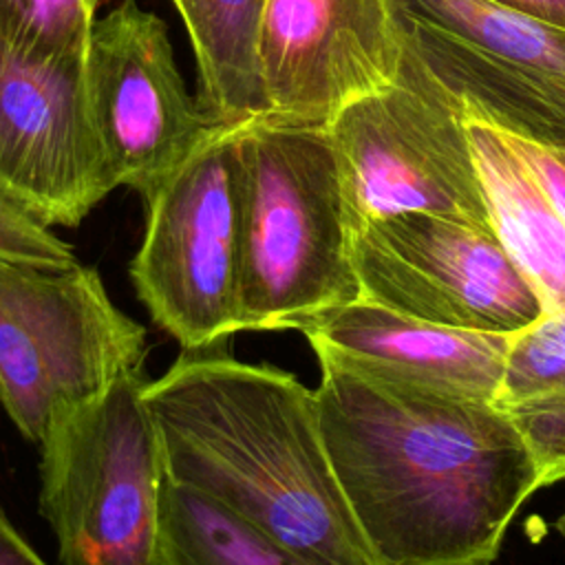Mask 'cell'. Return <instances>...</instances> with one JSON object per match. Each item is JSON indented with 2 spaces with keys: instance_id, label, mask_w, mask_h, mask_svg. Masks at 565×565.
Returning a JSON list of instances; mask_svg holds the SVG:
<instances>
[{
  "instance_id": "obj_11",
  "label": "cell",
  "mask_w": 565,
  "mask_h": 565,
  "mask_svg": "<svg viewBox=\"0 0 565 565\" xmlns=\"http://www.w3.org/2000/svg\"><path fill=\"white\" fill-rule=\"evenodd\" d=\"M110 190L84 57L35 60L0 35V192L49 227H75Z\"/></svg>"
},
{
  "instance_id": "obj_12",
  "label": "cell",
  "mask_w": 565,
  "mask_h": 565,
  "mask_svg": "<svg viewBox=\"0 0 565 565\" xmlns=\"http://www.w3.org/2000/svg\"><path fill=\"white\" fill-rule=\"evenodd\" d=\"M309 344L375 362L417 382L494 402L512 335L424 322L358 298L291 324Z\"/></svg>"
},
{
  "instance_id": "obj_3",
  "label": "cell",
  "mask_w": 565,
  "mask_h": 565,
  "mask_svg": "<svg viewBox=\"0 0 565 565\" xmlns=\"http://www.w3.org/2000/svg\"><path fill=\"white\" fill-rule=\"evenodd\" d=\"M241 331H291L360 298L329 130L269 115L241 124Z\"/></svg>"
},
{
  "instance_id": "obj_8",
  "label": "cell",
  "mask_w": 565,
  "mask_h": 565,
  "mask_svg": "<svg viewBox=\"0 0 565 565\" xmlns=\"http://www.w3.org/2000/svg\"><path fill=\"white\" fill-rule=\"evenodd\" d=\"M360 298L466 331L514 335L545 307L492 227L426 212L353 234Z\"/></svg>"
},
{
  "instance_id": "obj_9",
  "label": "cell",
  "mask_w": 565,
  "mask_h": 565,
  "mask_svg": "<svg viewBox=\"0 0 565 565\" xmlns=\"http://www.w3.org/2000/svg\"><path fill=\"white\" fill-rule=\"evenodd\" d=\"M84 79L110 181L141 196L225 126L185 90L163 20L135 0L95 18Z\"/></svg>"
},
{
  "instance_id": "obj_4",
  "label": "cell",
  "mask_w": 565,
  "mask_h": 565,
  "mask_svg": "<svg viewBox=\"0 0 565 565\" xmlns=\"http://www.w3.org/2000/svg\"><path fill=\"white\" fill-rule=\"evenodd\" d=\"M143 369L60 411L40 444V512L64 565H157L166 466Z\"/></svg>"
},
{
  "instance_id": "obj_13",
  "label": "cell",
  "mask_w": 565,
  "mask_h": 565,
  "mask_svg": "<svg viewBox=\"0 0 565 565\" xmlns=\"http://www.w3.org/2000/svg\"><path fill=\"white\" fill-rule=\"evenodd\" d=\"M406 55L461 108L494 128L565 146V84L497 57L426 20L399 13Z\"/></svg>"
},
{
  "instance_id": "obj_20",
  "label": "cell",
  "mask_w": 565,
  "mask_h": 565,
  "mask_svg": "<svg viewBox=\"0 0 565 565\" xmlns=\"http://www.w3.org/2000/svg\"><path fill=\"white\" fill-rule=\"evenodd\" d=\"M0 258L44 265H71L77 260L71 245L4 192H0Z\"/></svg>"
},
{
  "instance_id": "obj_15",
  "label": "cell",
  "mask_w": 565,
  "mask_h": 565,
  "mask_svg": "<svg viewBox=\"0 0 565 565\" xmlns=\"http://www.w3.org/2000/svg\"><path fill=\"white\" fill-rule=\"evenodd\" d=\"M494 404L525 441L541 488L565 479V309L512 335Z\"/></svg>"
},
{
  "instance_id": "obj_17",
  "label": "cell",
  "mask_w": 565,
  "mask_h": 565,
  "mask_svg": "<svg viewBox=\"0 0 565 565\" xmlns=\"http://www.w3.org/2000/svg\"><path fill=\"white\" fill-rule=\"evenodd\" d=\"M157 565H313L166 477Z\"/></svg>"
},
{
  "instance_id": "obj_23",
  "label": "cell",
  "mask_w": 565,
  "mask_h": 565,
  "mask_svg": "<svg viewBox=\"0 0 565 565\" xmlns=\"http://www.w3.org/2000/svg\"><path fill=\"white\" fill-rule=\"evenodd\" d=\"M492 2L565 31V0H492Z\"/></svg>"
},
{
  "instance_id": "obj_2",
  "label": "cell",
  "mask_w": 565,
  "mask_h": 565,
  "mask_svg": "<svg viewBox=\"0 0 565 565\" xmlns=\"http://www.w3.org/2000/svg\"><path fill=\"white\" fill-rule=\"evenodd\" d=\"M221 347L183 351L146 386L166 477L313 565H382L331 466L316 391Z\"/></svg>"
},
{
  "instance_id": "obj_7",
  "label": "cell",
  "mask_w": 565,
  "mask_h": 565,
  "mask_svg": "<svg viewBox=\"0 0 565 565\" xmlns=\"http://www.w3.org/2000/svg\"><path fill=\"white\" fill-rule=\"evenodd\" d=\"M327 130L353 234L408 212L492 227L463 117L406 51L397 84L349 104Z\"/></svg>"
},
{
  "instance_id": "obj_22",
  "label": "cell",
  "mask_w": 565,
  "mask_h": 565,
  "mask_svg": "<svg viewBox=\"0 0 565 565\" xmlns=\"http://www.w3.org/2000/svg\"><path fill=\"white\" fill-rule=\"evenodd\" d=\"M0 565H46L0 508Z\"/></svg>"
},
{
  "instance_id": "obj_10",
  "label": "cell",
  "mask_w": 565,
  "mask_h": 565,
  "mask_svg": "<svg viewBox=\"0 0 565 565\" xmlns=\"http://www.w3.org/2000/svg\"><path fill=\"white\" fill-rule=\"evenodd\" d=\"M391 0H265L256 66L269 117L327 128L349 104L399 79Z\"/></svg>"
},
{
  "instance_id": "obj_16",
  "label": "cell",
  "mask_w": 565,
  "mask_h": 565,
  "mask_svg": "<svg viewBox=\"0 0 565 565\" xmlns=\"http://www.w3.org/2000/svg\"><path fill=\"white\" fill-rule=\"evenodd\" d=\"M192 42L199 99L221 121L267 115L256 33L265 0H172Z\"/></svg>"
},
{
  "instance_id": "obj_5",
  "label": "cell",
  "mask_w": 565,
  "mask_h": 565,
  "mask_svg": "<svg viewBox=\"0 0 565 565\" xmlns=\"http://www.w3.org/2000/svg\"><path fill=\"white\" fill-rule=\"evenodd\" d=\"M146 329L97 269L0 258V406L29 441L51 419L141 369Z\"/></svg>"
},
{
  "instance_id": "obj_24",
  "label": "cell",
  "mask_w": 565,
  "mask_h": 565,
  "mask_svg": "<svg viewBox=\"0 0 565 565\" xmlns=\"http://www.w3.org/2000/svg\"><path fill=\"white\" fill-rule=\"evenodd\" d=\"M554 527H556V532L565 539V510L556 516V521H554Z\"/></svg>"
},
{
  "instance_id": "obj_6",
  "label": "cell",
  "mask_w": 565,
  "mask_h": 565,
  "mask_svg": "<svg viewBox=\"0 0 565 565\" xmlns=\"http://www.w3.org/2000/svg\"><path fill=\"white\" fill-rule=\"evenodd\" d=\"M241 124H225L143 196L130 278L154 324L183 351L241 333Z\"/></svg>"
},
{
  "instance_id": "obj_21",
  "label": "cell",
  "mask_w": 565,
  "mask_h": 565,
  "mask_svg": "<svg viewBox=\"0 0 565 565\" xmlns=\"http://www.w3.org/2000/svg\"><path fill=\"white\" fill-rule=\"evenodd\" d=\"M503 132V130H501ZM508 141L523 157L534 179L556 207V212L565 221V146H545L536 141H527L514 135H508Z\"/></svg>"
},
{
  "instance_id": "obj_25",
  "label": "cell",
  "mask_w": 565,
  "mask_h": 565,
  "mask_svg": "<svg viewBox=\"0 0 565 565\" xmlns=\"http://www.w3.org/2000/svg\"><path fill=\"white\" fill-rule=\"evenodd\" d=\"M102 2H106V0H86V4H88V9L95 13L97 11V7L102 4Z\"/></svg>"
},
{
  "instance_id": "obj_14",
  "label": "cell",
  "mask_w": 565,
  "mask_h": 565,
  "mask_svg": "<svg viewBox=\"0 0 565 565\" xmlns=\"http://www.w3.org/2000/svg\"><path fill=\"white\" fill-rule=\"evenodd\" d=\"M457 106V104H455ZM494 234L536 289L545 311L565 309V221L508 137L457 106Z\"/></svg>"
},
{
  "instance_id": "obj_1",
  "label": "cell",
  "mask_w": 565,
  "mask_h": 565,
  "mask_svg": "<svg viewBox=\"0 0 565 565\" xmlns=\"http://www.w3.org/2000/svg\"><path fill=\"white\" fill-rule=\"evenodd\" d=\"M322 439L382 565H492L536 463L494 402L311 344Z\"/></svg>"
},
{
  "instance_id": "obj_18",
  "label": "cell",
  "mask_w": 565,
  "mask_h": 565,
  "mask_svg": "<svg viewBox=\"0 0 565 565\" xmlns=\"http://www.w3.org/2000/svg\"><path fill=\"white\" fill-rule=\"evenodd\" d=\"M393 9L426 20L461 40L565 84V31L492 0H391Z\"/></svg>"
},
{
  "instance_id": "obj_19",
  "label": "cell",
  "mask_w": 565,
  "mask_h": 565,
  "mask_svg": "<svg viewBox=\"0 0 565 565\" xmlns=\"http://www.w3.org/2000/svg\"><path fill=\"white\" fill-rule=\"evenodd\" d=\"M93 22L86 0H0V35L35 60L84 57Z\"/></svg>"
}]
</instances>
